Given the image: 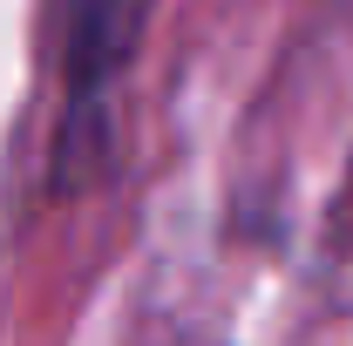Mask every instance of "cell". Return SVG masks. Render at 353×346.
<instances>
[{
  "label": "cell",
  "mask_w": 353,
  "mask_h": 346,
  "mask_svg": "<svg viewBox=\"0 0 353 346\" xmlns=\"http://www.w3.org/2000/svg\"><path fill=\"white\" fill-rule=\"evenodd\" d=\"M143 7L150 0H75L68 14V109L75 116H88V102H102V88L123 75L143 34Z\"/></svg>",
  "instance_id": "1"
}]
</instances>
